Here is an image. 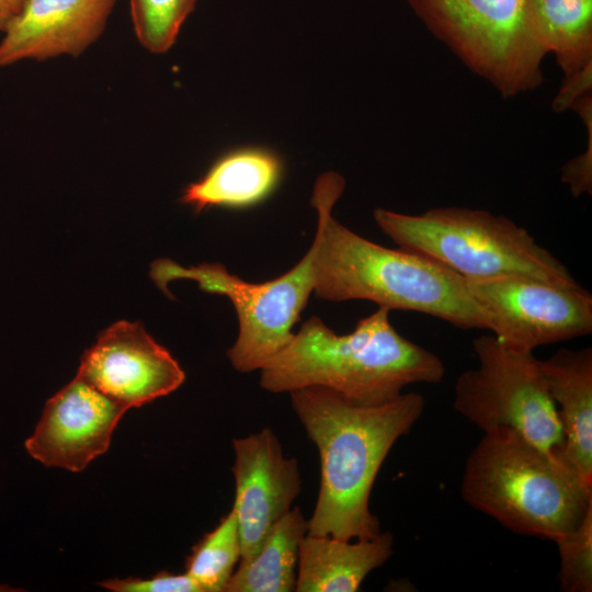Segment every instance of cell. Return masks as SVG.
<instances>
[{"label":"cell","instance_id":"6da1fadb","mask_svg":"<svg viewBox=\"0 0 592 592\" xmlns=\"http://www.w3.org/2000/svg\"><path fill=\"white\" fill-rule=\"evenodd\" d=\"M289 394L320 457V488L308 534L349 540L378 535V519L369 510L372 487L392 445L422 415L423 397L408 392L363 406L321 386Z\"/></svg>","mask_w":592,"mask_h":592},{"label":"cell","instance_id":"7a4b0ae2","mask_svg":"<svg viewBox=\"0 0 592 592\" xmlns=\"http://www.w3.org/2000/svg\"><path fill=\"white\" fill-rule=\"evenodd\" d=\"M345 186L334 171L316 181L311 205L318 213L314 248V293L344 301L365 299L389 310H411L462 329H487L483 311L465 280L445 265L405 249H389L353 232L332 216Z\"/></svg>","mask_w":592,"mask_h":592},{"label":"cell","instance_id":"3957f363","mask_svg":"<svg viewBox=\"0 0 592 592\" xmlns=\"http://www.w3.org/2000/svg\"><path fill=\"white\" fill-rule=\"evenodd\" d=\"M378 307L349 334L338 335L316 316L260 371V385L271 392L321 386L346 400L376 406L418 383L436 384L444 376L442 360L400 335Z\"/></svg>","mask_w":592,"mask_h":592},{"label":"cell","instance_id":"277c9868","mask_svg":"<svg viewBox=\"0 0 592 592\" xmlns=\"http://www.w3.org/2000/svg\"><path fill=\"white\" fill-rule=\"evenodd\" d=\"M463 499L506 528L555 540L576 528L592 508V488L556 454L519 432H485L468 455Z\"/></svg>","mask_w":592,"mask_h":592},{"label":"cell","instance_id":"5b68a950","mask_svg":"<svg viewBox=\"0 0 592 592\" xmlns=\"http://www.w3.org/2000/svg\"><path fill=\"white\" fill-rule=\"evenodd\" d=\"M373 217L399 248L428 257L467 280L522 275L581 286L559 259L504 216L436 207L419 215L376 208Z\"/></svg>","mask_w":592,"mask_h":592},{"label":"cell","instance_id":"8992f818","mask_svg":"<svg viewBox=\"0 0 592 592\" xmlns=\"http://www.w3.org/2000/svg\"><path fill=\"white\" fill-rule=\"evenodd\" d=\"M426 29L503 98L544 81L527 0H408Z\"/></svg>","mask_w":592,"mask_h":592},{"label":"cell","instance_id":"52a82bcc","mask_svg":"<svg viewBox=\"0 0 592 592\" xmlns=\"http://www.w3.org/2000/svg\"><path fill=\"white\" fill-rule=\"evenodd\" d=\"M314 248L288 272L263 283H249L220 263L183 267L162 259L151 264L150 276L167 293L170 281L190 278L202 291L227 296L238 315L239 333L227 356L235 369H261L293 338L292 328L314 293Z\"/></svg>","mask_w":592,"mask_h":592},{"label":"cell","instance_id":"ba28073f","mask_svg":"<svg viewBox=\"0 0 592 592\" xmlns=\"http://www.w3.org/2000/svg\"><path fill=\"white\" fill-rule=\"evenodd\" d=\"M476 368L463 372L454 386L455 410L481 431L512 429L555 454L563 443L557 407L533 352L506 348L492 334L473 341Z\"/></svg>","mask_w":592,"mask_h":592},{"label":"cell","instance_id":"9c48e42d","mask_svg":"<svg viewBox=\"0 0 592 592\" xmlns=\"http://www.w3.org/2000/svg\"><path fill=\"white\" fill-rule=\"evenodd\" d=\"M464 280L487 318L488 330L509 349L533 352L592 332V295L582 286L522 275Z\"/></svg>","mask_w":592,"mask_h":592},{"label":"cell","instance_id":"30bf717a","mask_svg":"<svg viewBox=\"0 0 592 592\" xmlns=\"http://www.w3.org/2000/svg\"><path fill=\"white\" fill-rule=\"evenodd\" d=\"M77 376L127 409L177 390L185 374L140 322L117 321L88 349Z\"/></svg>","mask_w":592,"mask_h":592},{"label":"cell","instance_id":"8fae6325","mask_svg":"<svg viewBox=\"0 0 592 592\" xmlns=\"http://www.w3.org/2000/svg\"><path fill=\"white\" fill-rule=\"evenodd\" d=\"M127 410L76 376L46 402L26 451L44 466L81 471L107 451Z\"/></svg>","mask_w":592,"mask_h":592},{"label":"cell","instance_id":"7c38bea8","mask_svg":"<svg viewBox=\"0 0 592 592\" xmlns=\"http://www.w3.org/2000/svg\"><path fill=\"white\" fill-rule=\"evenodd\" d=\"M237 516L241 560L252 558L300 492L297 460L285 457L271 429L234 439Z\"/></svg>","mask_w":592,"mask_h":592},{"label":"cell","instance_id":"4fadbf2b","mask_svg":"<svg viewBox=\"0 0 592 592\" xmlns=\"http://www.w3.org/2000/svg\"><path fill=\"white\" fill-rule=\"evenodd\" d=\"M117 0H27L4 31L0 68L25 59L78 57L103 33Z\"/></svg>","mask_w":592,"mask_h":592},{"label":"cell","instance_id":"5bb4252c","mask_svg":"<svg viewBox=\"0 0 592 592\" xmlns=\"http://www.w3.org/2000/svg\"><path fill=\"white\" fill-rule=\"evenodd\" d=\"M539 371L560 406L563 443L555 454L592 488V349H560L539 360Z\"/></svg>","mask_w":592,"mask_h":592},{"label":"cell","instance_id":"9a60e30c","mask_svg":"<svg viewBox=\"0 0 592 592\" xmlns=\"http://www.w3.org/2000/svg\"><path fill=\"white\" fill-rule=\"evenodd\" d=\"M283 170L281 157L267 148H236L218 157L201 179L190 183L180 201L195 213L255 206L276 190Z\"/></svg>","mask_w":592,"mask_h":592},{"label":"cell","instance_id":"2e32d148","mask_svg":"<svg viewBox=\"0 0 592 592\" xmlns=\"http://www.w3.org/2000/svg\"><path fill=\"white\" fill-rule=\"evenodd\" d=\"M390 533L352 543L306 534L299 546L297 592H354L374 569L392 555Z\"/></svg>","mask_w":592,"mask_h":592},{"label":"cell","instance_id":"e0dca14e","mask_svg":"<svg viewBox=\"0 0 592 592\" xmlns=\"http://www.w3.org/2000/svg\"><path fill=\"white\" fill-rule=\"evenodd\" d=\"M308 520L289 510L272 528L259 551L241 560L225 592H292L296 590L299 546Z\"/></svg>","mask_w":592,"mask_h":592},{"label":"cell","instance_id":"ac0fdd59","mask_svg":"<svg viewBox=\"0 0 592 592\" xmlns=\"http://www.w3.org/2000/svg\"><path fill=\"white\" fill-rule=\"evenodd\" d=\"M534 35L565 77L592 62V0H527Z\"/></svg>","mask_w":592,"mask_h":592},{"label":"cell","instance_id":"d6986e66","mask_svg":"<svg viewBox=\"0 0 592 592\" xmlns=\"http://www.w3.org/2000/svg\"><path fill=\"white\" fill-rule=\"evenodd\" d=\"M241 557L237 516L231 511L192 548L185 572L201 592H225Z\"/></svg>","mask_w":592,"mask_h":592},{"label":"cell","instance_id":"ffe728a7","mask_svg":"<svg viewBox=\"0 0 592 592\" xmlns=\"http://www.w3.org/2000/svg\"><path fill=\"white\" fill-rule=\"evenodd\" d=\"M135 35L153 54L169 50L196 0H129Z\"/></svg>","mask_w":592,"mask_h":592},{"label":"cell","instance_id":"44dd1931","mask_svg":"<svg viewBox=\"0 0 592 592\" xmlns=\"http://www.w3.org/2000/svg\"><path fill=\"white\" fill-rule=\"evenodd\" d=\"M559 553L558 579L566 592L592 591V508L572 531L555 539Z\"/></svg>","mask_w":592,"mask_h":592},{"label":"cell","instance_id":"7402d4cb","mask_svg":"<svg viewBox=\"0 0 592 592\" xmlns=\"http://www.w3.org/2000/svg\"><path fill=\"white\" fill-rule=\"evenodd\" d=\"M100 585L114 592H201L195 581L186 573L160 571L149 579H107Z\"/></svg>","mask_w":592,"mask_h":592},{"label":"cell","instance_id":"603a6c76","mask_svg":"<svg viewBox=\"0 0 592 592\" xmlns=\"http://www.w3.org/2000/svg\"><path fill=\"white\" fill-rule=\"evenodd\" d=\"M561 181L574 197L592 193V136L587 149L562 166Z\"/></svg>","mask_w":592,"mask_h":592},{"label":"cell","instance_id":"cb8c5ba5","mask_svg":"<svg viewBox=\"0 0 592 592\" xmlns=\"http://www.w3.org/2000/svg\"><path fill=\"white\" fill-rule=\"evenodd\" d=\"M592 62L573 75L566 76L556 98L553 101L555 112H563L584 95L592 94Z\"/></svg>","mask_w":592,"mask_h":592},{"label":"cell","instance_id":"d4e9b609","mask_svg":"<svg viewBox=\"0 0 592 592\" xmlns=\"http://www.w3.org/2000/svg\"><path fill=\"white\" fill-rule=\"evenodd\" d=\"M27 0H0V31L4 32Z\"/></svg>","mask_w":592,"mask_h":592}]
</instances>
